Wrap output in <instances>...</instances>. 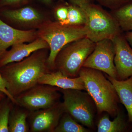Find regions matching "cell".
<instances>
[{"mask_svg": "<svg viewBox=\"0 0 132 132\" xmlns=\"http://www.w3.org/2000/svg\"><path fill=\"white\" fill-rule=\"evenodd\" d=\"M47 49L37 50L20 61L0 68L7 89L14 98L38 84L43 74L52 72L47 64Z\"/></svg>", "mask_w": 132, "mask_h": 132, "instance_id": "6da1fadb", "label": "cell"}, {"mask_svg": "<svg viewBox=\"0 0 132 132\" xmlns=\"http://www.w3.org/2000/svg\"><path fill=\"white\" fill-rule=\"evenodd\" d=\"M86 91L94 102L97 113L106 112L115 117L119 111V99L112 83L101 71L82 67L79 73Z\"/></svg>", "mask_w": 132, "mask_h": 132, "instance_id": "7a4b0ae2", "label": "cell"}, {"mask_svg": "<svg viewBox=\"0 0 132 132\" xmlns=\"http://www.w3.org/2000/svg\"><path fill=\"white\" fill-rule=\"evenodd\" d=\"M37 34L49 46L47 64L52 72L54 71L55 61L61 50L68 43L86 37L85 26L62 24L58 21L44 22Z\"/></svg>", "mask_w": 132, "mask_h": 132, "instance_id": "3957f363", "label": "cell"}, {"mask_svg": "<svg viewBox=\"0 0 132 132\" xmlns=\"http://www.w3.org/2000/svg\"><path fill=\"white\" fill-rule=\"evenodd\" d=\"M95 45L96 43L85 37L65 45L57 55L54 71H60L69 78L78 77L82 65Z\"/></svg>", "mask_w": 132, "mask_h": 132, "instance_id": "277c9868", "label": "cell"}, {"mask_svg": "<svg viewBox=\"0 0 132 132\" xmlns=\"http://www.w3.org/2000/svg\"><path fill=\"white\" fill-rule=\"evenodd\" d=\"M84 10L86 15V37L93 42L112 40L123 33L112 14L99 5L92 3Z\"/></svg>", "mask_w": 132, "mask_h": 132, "instance_id": "5b68a950", "label": "cell"}, {"mask_svg": "<svg viewBox=\"0 0 132 132\" xmlns=\"http://www.w3.org/2000/svg\"><path fill=\"white\" fill-rule=\"evenodd\" d=\"M60 91L63 95L66 112L79 123L90 128L93 127L96 108L88 94L76 89L60 88Z\"/></svg>", "mask_w": 132, "mask_h": 132, "instance_id": "8992f818", "label": "cell"}, {"mask_svg": "<svg viewBox=\"0 0 132 132\" xmlns=\"http://www.w3.org/2000/svg\"><path fill=\"white\" fill-rule=\"evenodd\" d=\"M60 90L54 86L38 83L15 99L16 104L32 112L51 107L60 101Z\"/></svg>", "mask_w": 132, "mask_h": 132, "instance_id": "52a82bcc", "label": "cell"}, {"mask_svg": "<svg viewBox=\"0 0 132 132\" xmlns=\"http://www.w3.org/2000/svg\"><path fill=\"white\" fill-rule=\"evenodd\" d=\"M115 50L112 40L106 39L96 43L93 52L86 60L82 67L96 69L117 79L114 64Z\"/></svg>", "mask_w": 132, "mask_h": 132, "instance_id": "ba28073f", "label": "cell"}, {"mask_svg": "<svg viewBox=\"0 0 132 132\" xmlns=\"http://www.w3.org/2000/svg\"><path fill=\"white\" fill-rule=\"evenodd\" d=\"M65 112L64 104L61 101L51 107L30 112L28 118L29 132H54Z\"/></svg>", "mask_w": 132, "mask_h": 132, "instance_id": "9c48e42d", "label": "cell"}, {"mask_svg": "<svg viewBox=\"0 0 132 132\" xmlns=\"http://www.w3.org/2000/svg\"><path fill=\"white\" fill-rule=\"evenodd\" d=\"M112 40L115 50L114 61L117 79L125 80L132 76V48L123 33Z\"/></svg>", "mask_w": 132, "mask_h": 132, "instance_id": "30bf717a", "label": "cell"}, {"mask_svg": "<svg viewBox=\"0 0 132 132\" xmlns=\"http://www.w3.org/2000/svg\"><path fill=\"white\" fill-rule=\"evenodd\" d=\"M37 38V31L16 29L0 19V58L10 47L19 43L32 42Z\"/></svg>", "mask_w": 132, "mask_h": 132, "instance_id": "8fae6325", "label": "cell"}, {"mask_svg": "<svg viewBox=\"0 0 132 132\" xmlns=\"http://www.w3.org/2000/svg\"><path fill=\"white\" fill-rule=\"evenodd\" d=\"M48 48L47 43L39 37L28 44L21 43L13 45L0 58V68L10 63L20 61L37 50Z\"/></svg>", "mask_w": 132, "mask_h": 132, "instance_id": "7c38bea8", "label": "cell"}, {"mask_svg": "<svg viewBox=\"0 0 132 132\" xmlns=\"http://www.w3.org/2000/svg\"><path fill=\"white\" fill-rule=\"evenodd\" d=\"M38 83L51 85L60 89L86 90L84 82L80 76L69 78L59 71L44 74L40 78Z\"/></svg>", "mask_w": 132, "mask_h": 132, "instance_id": "4fadbf2b", "label": "cell"}, {"mask_svg": "<svg viewBox=\"0 0 132 132\" xmlns=\"http://www.w3.org/2000/svg\"><path fill=\"white\" fill-rule=\"evenodd\" d=\"M106 78L113 85L120 102L127 112L128 122L132 125V76L123 80H119L108 75Z\"/></svg>", "mask_w": 132, "mask_h": 132, "instance_id": "5bb4252c", "label": "cell"}, {"mask_svg": "<svg viewBox=\"0 0 132 132\" xmlns=\"http://www.w3.org/2000/svg\"><path fill=\"white\" fill-rule=\"evenodd\" d=\"M2 14L6 18L22 24H36L40 22L43 19L41 14L34 8L29 6L18 9L5 10Z\"/></svg>", "mask_w": 132, "mask_h": 132, "instance_id": "9a60e30c", "label": "cell"}, {"mask_svg": "<svg viewBox=\"0 0 132 132\" xmlns=\"http://www.w3.org/2000/svg\"><path fill=\"white\" fill-rule=\"evenodd\" d=\"M29 112L19 104H13L9 120V132H28V118Z\"/></svg>", "mask_w": 132, "mask_h": 132, "instance_id": "2e32d148", "label": "cell"}, {"mask_svg": "<svg viewBox=\"0 0 132 132\" xmlns=\"http://www.w3.org/2000/svg\"><path fill=\"white\" fill-rule=\"evenodd\" d=\"M129 129L127 122L120 111L113 120H110L109 116L106 114L101 118L97 125L98 132H125Z\"/></svg>", "mask_w": 132, "mask_h": 132, "instance_id": "e0dca14e", "label": "cell"}, {"mask_svg": "<svg viewBox=\"0 0 132 132\" xmlns=\"http://www.w3.org/2000/svg\"><path fill=\"white\" fill-rule=\"evenodd\" d=\"M123 32L131 31L132 26V1L111 13Z\"/></svg>", "mask_w": 132, "mask_h": 132, "instance_id": "ac0fdd59", "label": "cell"}, {"mask_svg": "<svg viewBox=\"0 0 132 132\" xmlns=\"http://www.w3.org/2000/svg\"><path fill=\"white\" fill-rule=\"evenodd\" d=\"M89 131L80 125L69 113L65 112L62 116L54 132H88Z\"/></svg>", "mask_w": 132, "mask_h": 132, "instance_id": "d6986e66", "label": "cell"}, {"mask_svg": "<svg viewBox=\"0 0 132 132\" xmlns=\"http://www.w3.org/2000/svg\"><path fill=\"white\" fill-rule=\"evenodd\" d=\"M14 104L6 96L0 101V132H9V120Z\"/></svg>", "mask_w": 132, "mask_h": 132, "instance_id": "ffe728a7", "label": "cell"}, {"mask_svg": "<svg viewBox=\"0 0 132 132\" xmlns=\"http://www.w3.org/2000/svg\"><path fill=\"white\" fill-rule=\"evenodd\" d=\"M68 15L65 24L73 26H85L86 15L85 10L81 8L72 5L68 6Z\"/></svg>", "mask_w": 132, "mask_h": 132, "instance_id": "44dd1931", "label": "cell"}, {"mask_svg": "<svg viewBox=\"0 0 132 132\" xmlns=\"http://www.w3.org/2000/svg\"><path fill=\"white\" fill-rule=\"evenodd\" d=\"M100 5L109 9L115 10L123 6L132 0H96Z\"/></svg>", "mask_w": 132, "mask_h": 132, "instance_id": "7402d4cb", "label": "cell"}, {"mask_svg": "<svg viewBox=\"0 0 132 132\" xmlns=\"http://www.w3.org/2000/svg\"><path fill=\"white\" fill-rule=\"evenodd\" d=\"M68 6L65 5L59 7L55 11V16L57 21L62 24H65L68 15Z\"/></svg>", "mask_w": 132, "mask_h": 132, "instance_id": "603a6c76", "label": "cell"}, {"mask_svg": "<svg viewBox=\"0 0 132 132\" xmlns=\"http://www.w3.org/2000/svg\"><path fill=\"white\" fill-rule=\"evenodd\" d=\"M0 93H3L9 98L14 104H16L15 99L10 95L7 89L6 83L0 72Z\"/></svg>", "mask_w": 132, "mask_h": 132, "instance_id": "cb8c5ba5", "label": "cell"}, {"mask_svg": "<svg viewBox=\"0 0 132 132\" xmlns=\"http://www.w3.org/2000/svg\"><path fill=\"white\" fill-rule=\"evenodd\" d=\"M72 5L78 6L83 10L94 3V0H69Z\"/></svg>", "mask_w": 132, "mask_h": 132, "instance_id": "d4e9b609", "label": "cell"}, {"mask_svg": "<svg viewBox=\"0 0 132 132\" xmlns=\"http://www.w3.org/2000/svg\"><path fill=\"white\" fill-rule=\"evenodd\" d=\"M27 0H1L0 1V6H7L19 4L26 1Z\"/></svg>", "mask_w": 132, "mask_h": 132, "instance_id": "484cf974", "label": "cell"}, {"mask_svg": "<svg viewBox=\"0 0 132 132\" xmlns=\"http://www.w3.org/2000/svg\"><path fill=\"white\" fill-rule=\"evenodd\" d=\"M124 35L125 38L132 48V31L126 32Z\"/></svg>", "mask_w": 132, "mask_h": 132, "instance_id": "4316f807", "label": "cell"}, {"mask_svg": "<svg viewBox=\"0 0 132 132\" xmlns=\"http://www.w3.org/2000/svg\"><path fill=\"white\" fill-rule=\"evenodd\" d=\"M40 1L46 4H49L52 2V0H40Z\"/></svg>", "mask_w": 132, "mask_h": 132, "instance_id": "83f0119b", "label": "cell"}, {"mask_svg": "<svg viewBox=\"0 0 132 132\" xmlns=\"http://www.w3.org/2000/svg\"><path fill=\"white\" fill-rule=\"evenodd\" d=\"M6 96L5 94L3 93H0V101L5 96Z\"/></svg>", "mask_w": 132, "mask_h": 132, "instance_id": "f1b7e54d", "label": "cell"}, {"mask_svg": "<svg viewBox=\"0 0 132 132\" xmlns=\"http://www.w3.org/2000/svg\"><path fill=\"white\" fill-rule=\"evenodd\" d=\"M132 31V26H131V31Z\"/></svg>", "mask_w": 132, "mask_h": 132, "instance_id": "f546056e", "label": "cell"}]
</instances>
